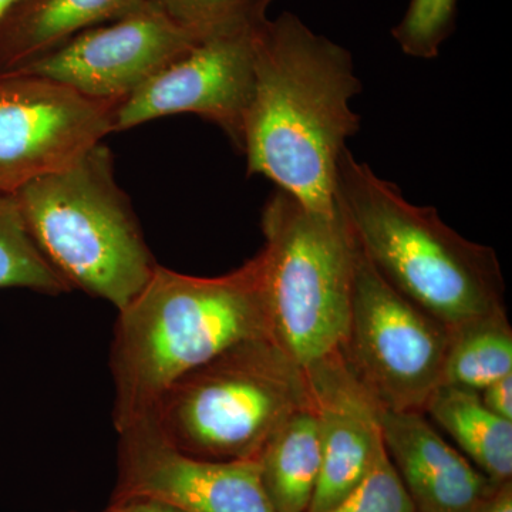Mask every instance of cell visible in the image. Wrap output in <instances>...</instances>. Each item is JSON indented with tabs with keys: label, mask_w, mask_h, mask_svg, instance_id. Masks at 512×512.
Wrapping results in <instances>:
<instances>
[{
	"label": "cell",
	"mask_w": 512,
	"mask_h": 512,
	"mask_svg": "<svg viewBox=\"0 0 512 512\" xmlns=\"http://www.w3.org/2000/svg\"><path fill=\"white\" fill-rule=\"evenodd\" d=\"M470 512H512V480L498 484L493 493Z\"/></svg>",
	"instance_id": "24"
},
{
	"label": "cell",
	"mask_w": 512,
	"mask_h": 512,
	"mask_svg": "<svg viewBox=\"0 0 512 512\" xmlns=\"http://www.w3.org/2000/svg\"><path fill=\"white\" fill-rule=\"evenodd\" d=\"M480 396L488 410L501 419L512 421V373L488 384Z\"/></svg>",
	"instance_id": "22"
},
{
	"label": "cell",
	"mask_w": 512,
	"mask_h": 512,
	"mask_svg": "<svg viewBox=\"0 0 512 512\" xmlns=\"http://www.w3.org/2000/svg\"><path fill=\"white\" fill-rule=\"evenodd\" d=\"M450 340L451 330L387 284L357 247L339 355L380 409L423 412L440 386Z\"/></svg>",
	"instance_id": "7"
},
{
	"label": "cell",
	"mask_w": 512,
	"mask_h": 512,
	"mask_svg": "<svg viewBox=\"0 0 512 512\" xmlns=\"http://www.w3.org/2000/svg\"><path fill=\"white\" fill-rule=\"evenodd\" d=\"M18 2L19 0H0V16H2L10 6L15 5V3Z\"/></svg>",
	"instance_id": "25"
},
{
	"label": "cell",
	"mask_w": 512,
	"mask_h": 512,
	"mask_svg": "<svg viewBox=\"0 0 512 512\" xmlns=\"http://www.w3.org/2000/svg\"><path fill=\"white\" fill-rule=\"evenodd\" d=\"M148 0H19L0 16V73L55 52L84 30L113 23Z\"/></svg>",
	"instance_id": "14"
},
{
	"label": "cell",
	"mask_w": 512,
	"mask_h": 512,
	"mask_svg": "<svg viewBox=\"0 0 512 512\" xmlns=\"http://www.w3.org/2000/svg\"><path fill=\"white\" fill-rule=\"evenodd\" d=\"M322 463L308 512H329L369 473L383 450L380 409L338 352L306 367Z\"/></svg>",
	"instance_id": "12"
},
{
	"label": "cell",
	"mask_w": 512,
	"mask_h": 512,
	"mask_svg": "<svg viewBox=\"0 0 512 512\" xmlns=\"http://www.w3.org/2000/svg\"><path fill=\"white\" fill-rule=\"evenodd\" d=\"M278 512H308L318 484L322 451L312 403L291 414L255 458Z\"/></svg>",
	"instance_id": "16"
},
{
	"label": "cell",
	"mask_w": 512,
	"mask_h": 512,
	"mask_svg": "<svg viewBox=\"0 0 512 512\" xmlns=\"http://www.w3.org/2000/svg\"><path fill=\"white\" fill-rule=\"evenodd\" d=\"M274 0H158L175 25L198 40L255 32Z\"/></svg>",
	"instance_id": "19"
},
{
	"label": "cell",
	"mask_w": 512,
	"mask_h": 512,
	"mask_svg": "<svg viewBox=\"0 0 512 512\" xmlns=\"http://www.w3.org/2000/svg\"><path fill=\"white\" fill-rule=\"evenodd\" d=\"M311 404L308 377L272 338L245 340L171 384L154 423L187 456L255 460L291 414Z\"/></svg>",
	"instance_id": "5"
},
{
	"label": "cell",
	"mask_w": 512,
	"mask_h": 512,
	"mask_svg": "<svg viewBox=\"0 0 512 512\" xmlns=\"http://www.w3.org/2000/svg\"><path fill=\"white\" fill-rule=\"evenodd\" d=\"M0 288H25L53 296L72 291L37 248L8 194H0Z\"/></svg>",
	"instance_id": "18"
},
{
	"label": "cell",
	"mask_w": 512,
	"mask_h": 512,
	"mask_svg": "<svg viewBox=\"0 0 512 512\" xmlns=\"http://www.w3.org/2000/svg\"><path fill=\"white\" fill-rule=\"evenodd\" d=\"M198 42L158 0H148L126 18L84 30L15 72L55 80L90 99L123 101Z\"/></svg>",
	"instance_id": "10"
},
{
	"label": "cell",
	"mask_w": 512,
	"mask_h": 512,
	"mask_svg": "<svg viewBox=\"0 0 512 512\" xmlns=\"http://www.w3.org/2000/svg\"><path fill=\"white\" fill-rule=\"evenodd\" d=\"M104 512H185L177 505L154 497H127L111 500Z\"/></svg>",
	"instance_id": "23"
},
{
	"label": "cell",
	"mask_w": 512,
	"mask_h": 512,
	"mask_svg": "<svg viewBox=\"0 0 512 512\" xmlns=\"http://www.w3.org/2000/svg\"><path fill=\"white\" fill-rule=\"evenodd\" d=\"M423 413L456 441L464 456L495 484L512 477V421L487 409L480 392L440 384Z\"/></svg>",
	"instance_id": "15"
},
{
	"label": "cell",
	"mask_w": 512,
	"mask_h": 512,
	"mask_svg": "<svg viewBox=\"0 0 512 512\" xmlns=\"http://www.w3.org/2000/svg\"><path fill=\"white\" fill-rule=\"evenodd\" d=\"M512 373V328L507 311L451 332L440 384L481 392Z\"/></svg>",
	"instance_id": "17"
},
{
	"label": "cell",
	"mask_w": 512,
	"mask_h": 512,
	"mask_svg": "<svg viewBox=\"0 0 512 512\" xmlns=\"http://www.w3.org/2000/svg\"><path fill=\"white\" fill-rule=\"evenodd\" d=\"M120 103L36 74L0 73V194L62 171L103 143L116 131Z\"/></svg>",
	"instance_id": "8"
},
{
	"label": "cell",
	"mask_w": 512,
	"mask_h": 512,
	"mask_svg": "<svg viewBox=\"0 0 512 512\" xmlns=\"http://www.w3.org/2000/svg\"><path fill=\"white\" fill-rule=\"evenodd\" d=\"M254 35L211 37L158 70L121 101L116 131L160 117L195 114L221 128L241 151L255 83Z\"/></svg>",
	"instance_id": "9"
},
{
	"label": "cell",
	"mask_w": 512,
	"mask_h": 512,
	"mask_svg": "<svg viewBox=\"0 0 512 512\" xmlns=\"http://www.w3.org/2000/svg\"><path fill=\"white\" fill-rule=\"evenodd\" d=\"M329 512H417L386 448L359 485Z\"/></svg>",
	"instance_id": "21"
},
{
	"label": "cell",
	"mask_w": 512,
	"mask_h": 512,
	"mask_svg": "<svg viewBox=\"0 0 512 512\" xmlns=\"http://www.w3.org/2000/svg\"><path fill=\"white\" fill-rule=\"evenodd\" d=\"M255 83L242 131L248 174L264 175L309 210L335 214L336 171L362 92L345 47L292 13L255 30Z\"/></svg>",
	"instance_id": "1"
},
{
	"label": "cell",
	"mask_w": 512,
	"mask_h": 512,
	"mask_svg": "<svg viewBox=\"0 0 512 512\" xmlns=\"http://www.w3.org/2000/svg\"><path fill=\"white\" fill-rule=\"evenodd\" d=\"M335 200L377 274L451 332L507 311L494 249L461 237L436 208L407 201L348 148L339 158Z\"/></svg>",
	"instance_id": "3"
},
{
	"label": "cell",
	"mask_w": 512,
	"mask_h": 512,
	"mask_svg": "<svg viewBox=\"0 0 512 512\" xmlns=\"http://www.w3.org/2000/svg\"><path fill=\"white\" fill-rule=\"evenodd\" d=\"M380 424L387 456L417 512H470L497 487L423 412L382 410Z\"/></svg>",
	"instance_id": "13"
},
{
	"label": "cell",
	"mask_w": 512,
	"mask_h": 512,
	"mask_svg": "<svg viewBox=\"0 0 512 512\" xmlns=\"http://www.w3.org/2000/svg\"><path fill=\"white\" fill-rule=\"evenodd\" d=\"M12 197L37 248L72 289L120 311L153 275L158 264L116 183L106 144Z\"/></svg>",
	"instance_id": "4"
},
{
	"label": "cell",
	"mask_w": 512,
	"mask_h": 512,
	"mask_svg": "<svg viewBox=\"0 0 512 512\" xmlns=\"http://www.w3.org/2000/svg\"><path fill=\"white\" fill-rule=\"evenodd\" d=\"M117 485L111 500L154 497L185 512H278L256 460L211 461L181 453L153 417L117 431Z\"/></svg>",
	"instance_id": "11"
},
{
	"label": "cell",
	"mask_w": 512,
	"mask_h": 512,
	"mask_svg": "<svg viewBox=\"0 0 512 512\" xmlns=\"http://www.w3.org/2000/svg\"><path fill=\"white\" fill-rule=\"evenodd\" d=\"M457 0H410L392 35L407 56L430 60L456 28Z\"/></svg>",
	"instance_id": "20"
},
{
	"label": "cell",
	"mask_w": 512,
	"mask_h": 512,
	"mask_svg": "<svg viewBox=\"0 0 512 512\" xmlns=\"http://www.w3.org/2000/svg\"><path fill=\"white\" fill-rule=\"evenodd\" d=\"M259 338H272L261 252L215 278L157 265L146 286L120 309L114 328V427L119 431L148 416L180 377Z\"/></svg>",
	"instance_id": "2"
},
{
	"label": "cell",
	"mask_w": 512,
	"mask_h": 512,
	"mask_svg": "<svg viewBox=\"0 0 512 512\" xmlns=\"http://www.w3.org/2000/svg\"><path fill=\"white\" fill-rule=\"evenodd\" d=\"M272 338L306 369L338 352L348 329L357 244L339 208L309 210L278 190L262 211Z\"/></svg>",
	"instance_id": "6"
}]
</instances>
